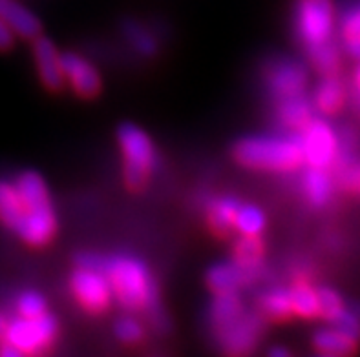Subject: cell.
I'll list each match as a JSON object with an SVG mask.
<instances>
[{
	"label": "cell",
	"mask_w": 360,
	"mask_h": 357,
	"mask_svg": "<svg viewBox=\"0 0 360 357\" xmlns=\"http://www.w3.org/2000/svg\"><path fill=\"white\" fill-rule=\"evenodd\" d=\"M207 283L216 294H229V292H236L249 281H247L245 271L238 267L236 262H218L207 274Z\"/></svg>",
	"instance_id": "2e32d148"
},
{
	"label": "cell",
	"mask_w": 360,
	"mask_h": 357,
	"mask_svg": "<svg viewBox=\"0 0 360 357\" xmlns=\"http://www.w3.org/2000/svg\"><path fill=\"white\" fill-rule=\"evenodd\" d=\"M8 319H6L2 314H0V341L4 339V335H6V328H8Z\"/></svg>",
	"instance_id": "d590c367"
},
{
	"label": "cell",
	"mask_w": 360,
	"mask_h": 357,
	"mask_svg": "<svg viewBox=\"0 0 360 357\" xmlns=\"http://www.w3.org/2000/svg\"><path fill=\"white\" fill-rule=\"evenodd\" d=\"M302 188H304L306 199L316 208L326 206L333 195V181L324 168H307L302 177Z\"/></svg>",
	"instance_id": "5bb4252c"
},
{
	"label": "cell",
	"mask_w": 360,
	"mask_h": 357,
	"mask_svg": "<svg viewBox=\"0 0 360 357\" xmlns=\"http://www.w3.org/2000/svg\"><path fill=\"white\" fill-rule=\"evenodd\" d=\"M262 257H264V243L260 241V237L243 236L238 241L236 248H234V262L245 271L249 283L258 276Z\"/></svg>",
	"instance_id": "e0dca14e"
},
{
	"label": "cell",
	"mask_w": 360,
	"mask_h": 357,
	"mask_svg": "<svg viewBox=\"0 0 360 357\" xmlns=\"http://www.w3.org/2000/svg\"><path fill=\"white\" fill-rule=\"evenodd\" d=\"M0 356L2 357H20V356H24V353L20 352L17 346H13L11 343H8V341H2V344H0Z\"/></svg>",
	"instance_id": "e575fe53"
},
{
	"label": "cell",
	"mask_w": 360,
	"mask_h": 357,
	"mask_svg": "<svg viewBox=\"0 0 360 357\" xmlns=\"http://www.w3.org/2000/svg\"><path fill=\"white\" fill-rule=\"evenodd\" d=\"M115 335H117L123 343L134 344L137 343V341H141L143 328L134 317H121V319H117V323H115Z\"/></svg>",
	"instance_id": "4dcf8cb0"
},
{
	"label": "cell",
	"mask_w": 360,
	"mask_h": 357,
	"mask_svg": "<svg viewBox=\"0 0 360 357\" xmlns=\"http://www.w3.org/2000/svg\"><path fill=\"white\" fill-rule=\"evenodd\" d=\"M33 53H35L37 72H39L42 84L51 91L63 90L64 82H66L63 59H60L63 55H59L53 42L50 39H46V36H37Z\"/></svg>",
	"instance_id": "8fae6325"
},
{
	"label": "cell",
	"mask_w": 360,
	"mask_h": 357,
	"mask_svg": "<svg viewBox=\"0 0 360 357\" xmlns=\"http://www.w3.org/2000/svg\"><path fill=\"white\" fill-rule=\"evenodd\" d=\"M22 201L15 188V182L0 181V221L15 230L22 219Z\"/></svg>",
	"instance_id": "7402d4cb"
},
{
	"label": "cell",
	"mask_w": 360,
	"mask_h": 357,
	"mask_svg": "<svg viewBox=\"0 0 360 357\" xmlns=\"http://www.w3.org/2000/svg\"><path fill=\"white\" fill-rule=\"evenodd\" d=\"M20 201H22V219L15 228L20 239L32 246H42L53 237L57 228L50 191L44 179L35 172H24L15 181Z\"/></svg>",
	"instance_id": "6da1fadb"
},
{
	"label": "cell",
	"mask_w": 360,
	"mask_h": 357,
	"mask_svg": "<svg viewBox=\"0 0 360 357\" xmlns=\"http://www.w3.org/2000/svg\"><path fill=\"white\" fill-rule=\"evenodd\" d=\"M297 32L306 46L331 41L335 13L331 0H302L297 8Z\"/></svg>",
	"instance_id": "8992f818"
},
{
	"label": "cell",
	"mask_w": 360,
	"mask_h": 357,
	"mask_svg": "<svg viewBox=\"0 0 360 357\" xmlns=\"http://www.w3.org/2000/svg\"><path fill=\"white\" fill-rule=\"evenodd\" d=\"M127 35L130 42L134 44L137 51H141L143 55H152L155 51V41L146 29H143L137 24H128L127 26Z\"/></svg>",
	"instance_id": "f546056e"
},
{
	"label": "cell",
	"mask_w": 360,
	"mask_h": 357,
	"mask_svg": "<svg viewBox=\"0 0 360 357\" xmlns=\"http://www.w3.org/2000/svg\"><path fill=\"white\" fill-rule=\"evenodd\" d=\"M300 142L302 149H304V161L307 163V166L328 170L337 161L340 140L328 122L313 119L302 130Z\"/></svg>",
	"instance_id": "ba28073f"
},
{
	"label": "cell",
	"mask_w": 360,
	"mask_h": 357,
	"mask_svg": "<svg viewBox=\"0 0 360 357\" xmlns=\"http://www.w3.org/2000/svg\"><path fill=\"white\" fill-rule=\"evenodd\" d=\"M234 159L242 166L269 172H292L306 163L300 137H247L234 146Z\"/></svg>",
	"instance_id": "3957f363"
},
{
	"label": "cell",
	"mask_w": 360,
	"mask_h": 357,
	"mask_svg": "<svg viewBox=\"0 0 360 357\" xmlns=\"http://www.w3.org/2000/svg\"><path fill=\"white\" fill-rule=\"evenodd\" d=\"M103 271L112 286V294L127 310H152L160 307L158 288L145 262L132 255H114L105 259Z\"/></svg>",
	"instance_id": "7a4b0ae2"
},
{
	"label": "cell",
	"mask_w": 360,
	"mask_h": 357,
	"mask_svg": "<svg viewBox=\"0 0 360 357\" xmlns=\"http://www.w3.org/2000/svg\"><path fill=\"white\" fill-rule=\"evenodd\" d=\"M344 100H346L344 84L333 75H328L315 91V106L326 115L337 114L342 108Z\"/></svg>",
	"instance_id": "d6986e66"
},
{
	"label": "cell",
	"mask_w": 360,
	"mask_h": 357,
	"mask_svg": "<svg viewBox=\"0 0 360 357\" xmlns=\"http://www.w3.org/2000/svg\"><path fill=\"white\" fill-rule=\"evenodd\" d=\"M0 17L13 35L22 39H37L41 35V20L17 0H0Z\"/></svg>",
	"instance_id": "4fadbf2b"
},
{
	"label": "cell",
	"mask_w": 360,
	"mask_h": 357,
	"mask_svg": "<svg viewBox=\"0 0 360 357\" xmlns=\"http://www.w3.org/2000/svg\"><path fill=\"white\" fill-rule=\"evenodd\" d=\"M313 346L324 356H352L356 352L359 341L338 328H322L313 335Z\"/></svg>",
	"instance_id": "ac0fdd59"
},
{
	"label": "cell",
	"mask_w": 360,
	"mask_h": 357,
	"mask_svg": "<svg viewBox=\"0 0 360 357\" xmlns=\"http://www.w3.org/2000/svg\"><path fill=\"white\" fill-rule=\"evenodd\" d=\"M63 59V69L66 81L81 97H96L101 91V77L90 60L82 59L77 53H66Z\"/></svg>",
	"instance_id": "7c38bea8"
},
{
	"label": "cell",
	"mask_w": 360,
	"mask_h": 357,
	"mask_svg": "<svg viewBox=\"0 0 360 357\" xmlns=\"http://www.w3.org/2000/svg\"><path fill=\"white\" fill-rule=\"evenodd\" d=\"M291 304L292 314H297V316L306 317V319L319 316L316 290L311 288L309 285H297L291 290Z\"/></svg>",
	"instance_id": "484cf974"
},
{
	"label": "cell",
	"mask_w": 360,
	"mask_h": 357,
	"mask_svg": "<svg viewBox=\"0 0 360 357\" xmlns=\"http://www.w3.org/2000/svg\"><path fill=\"white\" fill-rule=\"evenodd\" d=\"M342 35L347 51L360 59V6L352 8L342 18Z\"/></svg>",
	"instance_id": "4316f807"
},
{
	"label": "cell",
	"mask_w": 360,
	"mask_h": 357,
	"mask_svg": "<svg viewBox=\"0 0 360 357\" xmlns=\"http://www.w3.org/2000/svg\"><path fill=\"white\" fill-rule=\"evenodd\" d=\"M269 353L273 357H285V356H289V350L288 349H273Z\"/></svg>",
	"instance_id": "8d00e7d4"
},
{
	"label": "cell",
	"mask_w": 360,
	"mask_h": 357,
	"mask_svg": "<svg viewBox=\"0 0 360 357\" xmlns=\"http://www.w3.org/2000/svg\"><path fill=\"white\" fill-rule=\"evenodd\" d=\"M355 90H356V95H359V99H360V66L356 68V72H355Z\"/></svg>",
	"instance_id": "74e56055"
},
{
	"label": "cell",
	"mask_w": 360,
	"mask_h": 357,
	"mask_svg": "<svg viewBox=\"0 0 360 357\" xmlns=\"http://www.w3.org/2000/svg\"><path fill=\"white\" fill-rule=\"evenodd\" d=\"M306 81V69L295 60H276L267 72V84L278 100L302 95Z\"/></svg>",
	"instance_id": "30bf717a"
},
{
	"label": "cell",
	"mask_w": 360,
	"mask_h": 357,
	"mask_svg": "<svg viewBox=\"0 0 360 357\" xmlns=\"http://www.w3.org/2000/svg\"><path fill=\"white\" fill-rule=\"evenodd\" d=\"M72 292L88 312H103L112 301V286L103 270L79 267L72 276Z\"/></svg>",
	"instance_id": "9c48e42d"
},
{
	"label": "cell",
	"mask_w": 360,
	"mask_h": 357,
	"mask_svg": "<svg viewBox=\"0 0 360 357\" xmlns=\"http://www.w3.org/2000/svg\"><path fill=\"white\" fill-rule=\"evenodd\" d=\"M240 201L234 197H219L218 201L210 204L209 210V222L214 234L225 237L231 234L234 228V219H236Z\"/></svg>",
	"instance_id": "ffe728a7"
},
{
	"label": "cell",
	"mask_w": 360,
	"mask_h": 357,
	"mask_svg": "<svg viewBox=\"0 0 360 357\" xmlns=\"http://www.w3.org/2000/svg\"><path fill=\"white\" fill-rule=\"evenodd\" d=\"M260 312L264 317H269L274 321L288 319L292 314L291 304V290L285 288H271L267 290L258 301Z\"/></svg>",
	"instance_id": "44dd1931"
},
{
	"label": "cell",
	"mask_w": 360,
	"mask_h": 357,
	"mask_svg": "<svg viewBox=\"0 0 360 357\" xmlns=\"http://www.w3.org/2000/svg\"><path fill=\"white\" fill-rule=\"evenodd\" d=\"M11 44H13V33H11V29L6 26V22L0 17V51L9 50Z\"/></svg>",
	"instance_id": "836d02e7"
},
{
	"label": "cell",
	"mask_w": 360,
	"mask_h": 357,
	"mask_svg": "<svg viewBox=\"0 0 360 357\" xmlns=\"http://www.w3.org/2000/svg\"><path fill=\"white\" fill-rule=\"evenodd\" d=\"M276 117L282 126L302 131L313 121V108H311L309 100L304 99V95H295L280 100Z\"/></svg>",
	"instance_id": "9a60e30c"
},
{
	"label": "cell",
	"mask_w": 360,
	"mask_h": 357,
	"mask_svg": "<svg viewBox=\"0 0 360 357\" xmlns=\"http://www.w3.org/2000/svg\"><path fill=\"white\" fill-rule=\"evenodd\" d=\"M265 227V215L260 208H256L252 204H245L238 208L236 219H234V228L242 236H260Z\"/></svg>",
	"instance_id": "d4e9b609"
},
{
	"label": "cell",
	"mask_w": 360,
	"mask_h": 357,
	"mask_svg": "<svg viewBox=\"0 0 360 357\" xmlns=\"http://www.w3.org/2000/svg\"><path fill=\"white\" fill-rule=\"evenodd\" d=\"M124 157V182L132 191H141L154 168V146L145 131L134 124H123L117 131Z\"/></svg>",
	"instance_id": "277c9868"
},
{
	"label": "cell",
	"mask_w": 360,
	"mask_h": 357,
	"mask_svg": "<svg viewBox=\"0 0 360 357\" xmlns=\"http://www.w3.org/2000/svg\"><path fill=\"white\" fill-rule=\"evenodd\" d=\"M57 334L55 317L46 312L39 317H20L8 323L6 335L8 341L22 353H39L53 341Z\"/></svg>",
	"instance_id": "5b68a950"
},
{
	"label": "cell",
	"mask_w": 360,
	"mask_h": 357,
	"mask_svg": "<svg viewBox=\"0 0 360 357\" xmlns=\"http://www.w3.org/2000/svg\"><path fill=\"white\" fill-rule=\"evenodd\" d=\"M333 325L335 328H338V330L344 332L346 335L360 341V317L356 316L355 312H352V310H344V312L335 319Z\"/></svg>",
	"instance_id": "1f68e13d"
},
{
	"label": "cell",
	"mask_w": 360,
	"mask_h": 357,
	"mask_svg": "<svg viewBox=\"0 0 360 357\" xmlns=\"http://www.w3.org/2000/svg\"><path fill=\"white\" fill-rule=\"evenodd\" d=\"M17 312L20 317H39L46 314V301L35 290H26L17 297Z\"/></svg>",
	"instance_id": "f1b7e54d"
},
{
	"label": "cell",
	"mask_w": 360,
	"mask_h": 357,
	"mask_svg": "<svg viewBox=\"0 0 360 357\" xmlns=\"http://www.w3.org/2000/svg\"><path fill=\"white\" fill-rule=\"evenodd\" d=\"M77 264L82 268H96V270H103L105 259L96 255V253H81L77 257Z\"/></svg>",
	"instance_id": "d6a6232c"
},
{
	"label": "cell",
	"mask_w": 360,
	"mask_h": 357,
	"mask_svg": "<svg viewBox=\"0 0 360 357\" xmlns=\"http://www.w3.org/2000/svg\"><path fill=\"white\" fill-rule=\"evenodd\" d=\"M307 55H309L311 62L316 69H320L326 75H333L338 69L340 57H338L337 46L331 41L320 42L315 46H307Z\"/></svg>",
	"instance_id": "cb8c5ba5"
},
{
	"label": "cell",
	"mask_w": 360,
	"mask_h": 357,
	"mask_svg": "<svg viewBox=\"0 0 360 357\" xmlns=\"http://www.w3.org/2000/svg\"><path fill=\"white\" fill-rule=\"evenodd\" d=\"M316 297H319V316H322L328 321L333 323L346 310L342 297L333 288L322 286V288L316 290Z\"/></svg>",
	"instance_id": "83f0119b"
},
{
	"label": "cell",
	"mask_w": 360,
	"mask_h": 357,
	"mask_svg": "<svg viewBox=\"0 0 360 357\" xmlns=\"http://www.w3.org/2000/svg\"><path fill=\"white\" fill-rule=\"evenodd\" d=\"M243 312V304L238 297L236 292H229V294H216L214 303L210 307V321L212 326H219L224 323L233 321Z\"/></svg>",
	"instance_id": "603a6c76"
},
{
	"label": "cell",
	"mask_w": 360,
	"mask_h": 357,
	"mask_svg": "<svg viewBox=\"0 0 360 357\" xmlns=\"http://www.w3.org/2000/svg\"><path fill=\"white\" fill-rule=\"evenodd\" d=\"M214 332L219 349L225 353L243 356L256 349L262 332V319L258 314H249L243 310L233 321L214 326Z\"/></svg>",
	"instance_id": "52a82bcc"
}]
</instances>
